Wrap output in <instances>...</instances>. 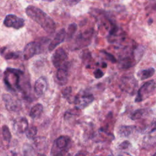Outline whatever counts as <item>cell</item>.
<instances>
[{
  "instance_id": "cell-9",
  "label": "cell",
  "mask_w": 156,
  "mask_h": 156,
  "mask_svg": "<svg viewBox=\"0 0 156 156\" xmlns=\"http://www.w3.org/2000/svg\"><path fill=\"white\" fill-rule=\"evenodd\" d=\"M66 38V30L65 29H60L55 35L54 39L48 45L49 51H52L58 44L62 43Z\"/></svg>"
},
{
  "instance_id": "cell-15",
  "label": "cell",
  "mask_w": 156,
  "mask_h": 156,
  "mask_svg": "<svg viewBox=\"0 0 156 156\" xmlns=\"http://www.w3.org/2000/svg\"><path fill=\"white\" fill-rule=\"evenodd\" d=\"M155 70L154 68H149L147 69H143L138 73V76L142 80H146L153 76L155 74Z\"/></svg>"
},
{
  "instance_id": "cell-30",
  "label": "cell",
  "mask_w": 156,
  "mask_h": 156,
  "mask_svg": "<svg viewBox=\"0 0 156 156\" xmlns=\"http://www.w3.org/2000/svg\"><path fill=\"white\" fill-rule=\"evenodd\" d=\"M43 1H52L53 0H43Z\"/></svg>"
},
{
  "instance_id": "cell-19",
  "label": "cell",
  "mask_w": 156,
  "mask_h": 156,
  "mask_svg": "<svg viewBox=\"0 0 156 156\" xmlns=\"http://www.w3.org/2000/svg\"><path fill=\"white\" fill-rule=\"evenodd\" d=\"M24 156H35V150L34 147L28 143H26L23 147Z\"/></svg>"
},
{
  "instance_id": "cell-26",
  "label": "cell",
  "mask_w": 156,
  "mask_h": 156,
  "mask_svg": "<svg viewBox=\"0 0 156 156\" xmlns=\"http://www.w3.org/2000/svg\"><path fill=\"white\" fill-rule=\"evenodd\" d=\"M19 57V54L17 52H10L7 53L5 55V58L6 59H12V58H17Z\"/></svg>"
},
{
  "instance_id": "cell-28",
  "label": "cell",
  "mask_w": 156,
  "mask_h": 156,
  "mask_svg": "<svg viewBox=\"0 0 156 156\" xmlns=\"http://www.w3.org/2000/svg\"><path fill=\"white\" fill-rule=\"evenodd\" d=\"M93 74H94V76L96 79H100L104 76V73L100 69H96L94 71Z\"/></svg>"
},
{
  "instance_id": "cell-16",
  "label": "cell",
  "mask_w": 156,
  "mask_h": 156,
  "mask_svg": "<svg viewBox=\"0 0 156 156\" xmlns=\"http://www.w3.org/2000/svg\"><path fill=\"white\" fill-rule=\"evenodd\" d=\"M43 107L41 104H37L33 106L30 111L29 115L32 119L38 118L43 112Z\"/></svg>"
},
{
  "instance_id": "cell-17",
  "label": "cell",
  "mask_w": 156,
  "mask_h": 156,
  "mask_svg": "<svg viewBox=\"0 0 156 156\" xmlns=\"http://www.w3.org/2000/svg\"><path fill=\"white\" fill-rule=\"evenodd\" d=\"M69 139L65 136H59L55 141V144L57 147L61 149H65L68 144Z\"/></svg>"
},
{
  "instance_id": "cell-8",
  "label": "cell",
  "mask_w": 156,
  "mask_h": 156,
  "mask_svg": "<svg viewBox=\"0 0 156 156\" xmlns=\"http://www.w3.org/2000/svg\"><path fill=\"white\" fill-rule=\"evenodd\" d=\"M2 99L4 101L5 108L10 112H16L21 108V103L18 100L14 99L12 96L8 94L2 95Z\"/></svg>"
},
{
  "instance_id": "cell-6",
  "label": "cell",
  "mask_w": 156,
  "mask_h": 156,
  "mask_svg": "<svg viewBox=\"0 0 156 156\" xmlns=\"http://www.w3.org/2000/svg\"><path fill=\"white\" fill-rule=\"evenodd\" d=\"M24 20L13 14L7 15L4 20V24L7 27H12L15 29H19L24 26Z\"/></svg>"
},
{
  "instance_id": "cell-24",
  "label": "cell",
  "mask_w": 156,
  "mask_h": 156,
  "mask_svg": "<svg viewBox=\"0 0 156 156\" xmlns=\"http://www.w3.org/2000/svg\"><path fill=\"white\" fill-rule=\"evenodd\" d=\"M81 0H62L63 3L67 6H73L78 4Z\"/></svg>"
},
{
  "instance_id": "cell-18",
  "label": "cell",
  "mask_w": 156,
  "mask_h": 156,
  "mask_svg": "<svg viewBox=\"0 0 156 156\" xmlns=\"http://www.w3.org/2000/svg\"><path fill=\"white\" fill-rule=\"evenodd\" d=\"M77 29V25L76 23H71L68 27V32H66V37L68 40H71L75 34Z\"/></svg>"
},
{
  "instance_id": "cell-10",
  "label": "cell",
  "mask_w": 156,
  "mask_h": 156,
  "mask_svg": "<svg viewBox=\"0 0 156 156\" xmlns=\"http://www.w3.org/2000/svg\"><path fill=\"white\" fill-rule=\"evenodd\" d=\"M137 82L133 77H125L121 80V87L125 91L132 93L137 87Z\"/></svg>"
},
{
  "instance_id": "cell-11",
  "label": "cell",
  "mask_w": 156,
  "mask_h": 156,
  "mask_svg": "<svg viewBox=\"0 0 156 156\" xmlns=\"http://www.w3.org/2000/svg\"><path fill=\"white\" fill-rule=\"evenodd\" d=\"M48 87L47 80L45 77H39L35 83L34 85V91L37 96H41L46 91Z\"/></svg>"
},
{
  "instance_id": "cell-32",
  "label": "cell",
  "mask_w": 156,
  "mask_h": 156,
  "mask_svg": "<svg viewBox=\"0 0 156 156\" xmlns=\"http://www.w3.org/2000/svg\"><path fill=\"white\" fill-rule=\"evenodd\" d=\"M118 156H124V155H118Z\"/></svg>"
},
{
  "instance_id": "cell-27",
  "label": "cell",
  "mask_w": 156,
  "mask_h": 156,
  "mask_svg": "<svg viewBox=\"0 0 156 156\" xmlns=\"http://www.w3.org/2000/svg\"><path fill=\"white\" fill-rule=\"evenodd\" d=\"M130 146V143L129 141H124L118 146V147L119 149H126L129 147Z\"/></svg>"
},
{
  "instance_id": "cell-2",
  "label": "cell",
  "mask_w": 156,
  "mask_h": 156,
  "mask_svg": "<svg viewBox=\"0 0 156 156\" xmlns=\"http://www.w3.org/2000/svg\"><path fill=\"white\" fill-rule=\"evenodd\" d=\"M155 90V82L154 80L145 82L138 90L137 96L135 98V102H140L145 100L154 93Z\"/></svg>"
},
{
  "instance_id": "cell-12",
  "label": "cell",
  "mask_w": 156,
  "mask_h": 156,
  "mask_svg": "<svg viewBox=\"0 0 156 156\" xmlns=\"http://www.w3.org/2000/svg\"><path fill=\"white\" fill-rule=\"evenodd\" d=\"M14 129L20 133H22L26 132L28 128V121L25 118H17L13 122Z\"/></svg>"
},
{
  "instance_id": "cell-23",
  "label": "cell",
  "mask_w": 156,
  "mask_h": 156,
  "mask_svg": "<svg viewBox=\"0 0 156 156\" xmlns=\"http://www.w3.org/2000/svg\"><path fill=\"white\" fill-rule=\"evenodd\" d=\"M62 95L63 96L67 99L68 101H69L70 99V96L72 93V88L71 87H67L66 88H65L63 90H62Z\"/></svg>"
},
{
  "instance_id": "cell-21",
  "label": "cell",
  "mask_w": 156,
  "mask_h": 156,
  "mask_svg": "<svg viewBox=\"0 0 156 156\" xmlns=\"http://www.w3.org/2000/svg\"><path fill=\"white\" fill-rule=\"evenodd\" d=\"M2 133L4 140L6 141L7 142H9L11 140L12 135L9 130V129L7 126L4 125L2 127Z\"/></svg>"
},
{
  "instance_id": "cell-20",
  "label": "cell",
  "mask_w": 156,
  "mask_h": 156,
  "mask_svg": "<svg viewBox=\"0 0 156 156\" xmlns=\"http://www.w3.org/2000/svg\"><path fill=\"white\" fill-rule=\"evenodd\" d=\"M25 133L28 139H34L37 133V129L35 126H31L27 129Z\"/></svg>"
},
{
  "instance_id": "cell-25",
  "label": "cell",
  "mask_w": 156,
  "mask_h": 156,
  "mask_svg": "<svg viewBox=\"0 0 156 156\" xmlns=\"http://www.w3.org/2000/svg\"><path fill=\"white\" fill-rule=\"evenodd\" d=\"M102 52L105 55V56L106 57V58H107L109 61H110V62H112V63H116V58H115L112 54H110V53H108V52H106V51H102Z\"/></svg>"
},
{
  "instance_id": "cell-5",
  "label": "cell",
  "mask_w": 156,
  "mask_h": 156,
  "mask_svg": "<svg viewBox=\"0 0 156 156\" xmlns=\"http://www.w3.org/2000/svg\"><path fill=\"white\" fill-rule=\"evenodd\" d=\"M68 55L65 51L62 48H59L57 49L51 57V60L53 65L57 68H59L66 63Z\"/></svg>"
},
{
  "instance_id": "cell-7",
  "label": "cell",
  "mask_w": 156,
  "mask_h": 156,
  "mask_svg": "<svg viewBox=\"0 0 156 156\" xmlns=\"http://www.w3.org/2000/svg\"><path fill=\"white\" fill-rule=\"evenodd\" d=\"M94 99V96L92 94L77 95L74 97L73 102L78 109H83L93 102Z\"/></svg>"
},
{
  "instance_id": "cell-29",
  "label": "cell",
  "mask_w": 156,
  "mask_h": 156,
  "mask_svg": "<svg viewBox=\"0 0 156 156\" xmlns=\"http://www.w3.org/2000/svg\"><path fill=\"white\" fill-rule=\"evenodd\" d=\"M37 156H46V155L44 154H41V153H40V154H38Z\"/></svg>"
},
{
  "instance_id": "cell-14",
  "label": "cell",
  "mask_w": 156,
  "mask_h": 156,
  "mask_svg": "<svg viewBox=\"0 0 156 156\" xmlns=\"http://www.w3.org/2000/svg\"><path fill=\"white\" fill-rule=\"evenodd\" d=\"M135 129L134 126H122L119 128L118 134L122 137L129 136Z\"/></svg>"
},
{
  "instance_id": "cell-31",
  "label": "cell",
  "mask_w": 156,
  "mask_h": 156,
  "mask_svg": "<svg viewBox=\"0 0 156 156\" xmlns=\"http://www.w3.org/2000/svg\"><path fill=\"white\" fill-rule=\"evenodd\" d=\"M152 156H155V154H154L152 155Z\"/></svg>"
},
{
  "instance_id": "cell-22",
  "label": "cell",
  "mask_w": 156,
  "mask_h": 156,
  "mask_svg": "<svg viewBox=\"0 0 156 156\" xmlns=\"http://www.w3.org/2000/svg\"><path fill=\"white\" fill-rule=\"evenodd\" d=\"M145 113V110L144 109H138L133 112L131 115H130V118L132 120H136L140 119L144 114Z\"/></svg>"
},
{
  "instance_id": "cell-13",
  "label": "cell",
  "mask_w": 156,
  "mask_h": 156,
  "mask_svg": "<svg viewBox=\"0 0 156 156\" xmlns=\"http://www.w3.org/2000/svg\"><path fill=\"white\" fill-rule=\"evenodd\" d=\"M68 76V73L67 66L66 63L63 66L58 68V70L56 74V77L58 81L62 82L63 83H65L67 81Z\"/></svg>"
},
{
  "instance_id": "cell-1",
  "label": "cell",
  "mask_w": 156,
  "mask_h": 156,
  "mask_svg": "<svg viewBox=\"0 0 156 156\" xmlns=\"http://www.w3.org/2000/svg\"><path fill=\"white\" fill-rule=\"evenodd\" d=\"M26 13L47 33L52 34L54 32L56 28L54 21L41 9L34 5H29L26 9Z\"/></svg>"
},
{
  "instance_id": "cell-3",
  "label": "cell",
  "mask_w": 156,
  "mask_h": 156,
  "mask_svg": "<svg viewBox=\"0 0 156 156\" xmlns=\"http://www.w3.org/2000/svg\"><path fill=\"white\" fill-rule=\"evenodd\" d=\"M43 41H32L29 43L24 48L23 51V58L25 60H29L36 54L42 52Z\"/></svg>"
},
{
  "instance_id": "cell-4",
  "label": "cell",
  "mask_w": 156,
  "mask_h": 156,
  "mask_svg": "<svg viewBox=\"0 0 156 156\" xmlns=\"http://www.w3.org/2000/svg\"><path fill=\"white\" fill-rule=\"evenodd\" d=\"M93 30L92 29L87 30L79 33L75 40L76 49H80L89 45L91 41Z\"/></svg>"
}]
</instances>
